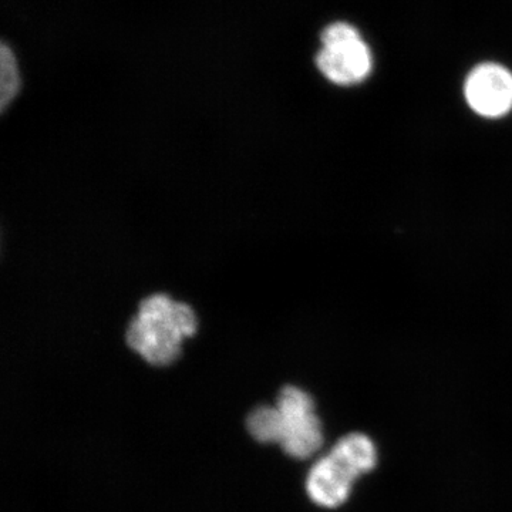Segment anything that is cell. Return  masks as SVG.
Instances as JSON below:
<instances>
[{"mask_svg":"<svg viewBox=\"0 0 512 512\" xmlns=\"http://www.w3.org/2000/svg\"><path fill=\"white\" fill-rule=\"evenodd\" d=\"M282 420V450L288 456L306 460L318 453L323 444L322 423L308 393L295 386L281 390L276 402Z\"/></svg>","mask_w":512,"mask_h":512,"instance_id":"obj_3","label":"cell"},{"mask_svg":"<svg viewBox=\"0 0 512 512\" xmlns=\"http://www.w3.org/2000/svg\"><path fill=\"white\" fill-rule=\"evenodd\" d=\"M346 461L355 468L360 477L375 470L377 448L373 440L363 433H350L333 446Z\"/></svg>","mask_w":512,"mask_h":512,"instance_id":"obj_6","label":"cell"},{"mask_svg":"<svg viewBox=\"0 0 512 512\" xmlns=\"http://www.w3.org/2000/svg\"><path fill=\"white\" fill-rule=\"evenodd\" d=\"M322 49L316 56L318 69L329 82L355 86L373 70V56L359 30L349 23H332L320 36Z\"/></svg>","mask_w":512,"mask_h":512,"instance_id":"obj_2","label":"cell"},{"mask_svg":"<svg viewBox=\"0 0 512 512\" xmlns=\"http://www.w3.org/2000/svg\"><path fill=\"white\" fill-rule=\"evenodd\" d=\"M197 328L191 306L157 293L140 303L127 328V345L150 365L168 366L180 356L184 339L194 336Z\"/></svg>","mask_w":512,"mask_h":512,"instance_id":"obj_1","label":"cell"},{"mask_svg":"<svg viewBox=\"0 0 512 512\" xmlns=\"http://www.w3.org/2000/svg\"><path fill=\"white\" fill-rule=\"evenodd\" d=\"M468 107L485 119H501L512 111V73L497 63H483L464 83Z\"/></svg>","mask_w":512,"mask_h":512,"instance_id":"obj_4","label":"cell"},{"mask_svg":"<svg viewBox=\"0 0 512 512\" xmlns=\"http://www.w3.org/2000/svg\"><path fill=\"white\" fill-rule=\"evenodd\" d=\"M20 90V73L15 53L8 45L0 49V107H6L15 100Z\"/></svg>","mask_w":512,"mask_h":512,"instance_id":"obj_8","label":"cell"},{"mask_svg":"<svg viewBox=\"0 0 512 512\" xmlns=\"http://www.w3.org/2000/svg\"><path fill=\"white\" fill-rule=\"evenodd\" d=\"M359 478L355 468L332 448L309 471L306 491L319 507L338 508L348 501Z\"/></svg>","mask_w":512,"mask_h":512,"instance_id":"obj_5","label":"cell"},{"mask_svg":"<svg viewBox=\"0 0 512 512\" xmlns=\"http://www.w3.org/2000/svg\"><path fill=\"white\" fill-rule=\"evenodd\" d=\"M247 427L251 436L259 443H279L282 436V420L278 407H256L248 416Z\"/></svg>","mask_w":512,"mask_h":512,"instance_id":"obj_7","label":"cell"}]
</instances>
